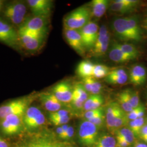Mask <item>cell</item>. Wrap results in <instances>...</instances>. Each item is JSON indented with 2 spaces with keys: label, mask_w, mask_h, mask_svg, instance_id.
<instances>
[{
  "label": "cell",
  "mask_w": 147,
  "mask_h": 147,
  "mask_svg": "<svg viewBox=\"0 0 147 147\" xmlns=\"http://www.w3.org/2000/svg\"><path fill=\"white\" fill-rule=\"evenodd\" d=\"M121 110L117 102H111L107 106L105 110L106 125L110 131L115 132V122Z\"/></svg>",
  "instance_id": "cell-16"
},
{
  "label": "cell",
  "mask_w": 147,
  "mask_h": 147,
  "mask_svg": "<svg viewBox=\"0 0 147 147\" xmlns=\"http://www.w3.org/2000/svg\"><path fill=\"white\" fill-rule=\"evenodd\" d=\"M28 7L27 3L24 1L9 2L3 6L1 17L18 30L30 16L28 14Z\"/></svg>",
  "instance_id": "cell-1"
},
{
  "label": "cell",
  "mask_w": 147,
  "mask_h": 147,
  "mask_svg": "<svg viewBox=\"0 0 147 147\" xmlns=\"http://www.w3.org/2000/svg\"><path fill=\"white\" fill-rule=\"evenodd\" d=\"M117 147L116 146H113V147Z\"/></svg>",
  "instance_id": "cell-47"
},
{
  "label": "cell",
  "mask_w": 147,
  "mask_h": 147,
  "mask_svg": "<svg viewBox=\"0 0 147 147\" xmlns=\"http://www.w3.org/2000/svg\"><path fill=\"white\" fill-rule=\"evenodd\" d=\"M64 105L70 103L73 94V86L67 81H62L54 85L50 90Z\"/></svg>",
  "instance_id": "cell-12"
},
{
  "label": "cell",
  "mask_w": 147,
  "mask_h": 147,
  "mask_svg": "<svg viewBox=\"0 0 147 147\" xmlns=\"http://www.w3.org/2000/svg\"><path fill=\"white\" fill-rule=\"evenodd\" d=\"M113 27L117 37L121 40L138 42L132 31L127 17L116 19L113 23Z\"/></svg>",
  "instance_id": "cell-11"
},
{
  "label": "cell",
  "mask_w": 147,
  "mask_h": 147,
  "mask_svg": "<svg viewBox=\"0 0 147 147\" xmlns=\"http://www.w3.org/2000/svg\"><path fill=\"white\" fill-rule=\"evenodd\" d=\"M22 147H61L53 145L49 143H32L28 145H27L26 146Z\"/></svg>",
  "instance_id": "cell-41"
},
{
  "label": "cell",
  "mask_w": 147,
  "mask_h": 147,
  "mask_svg": "<svg viewBox=\"0 0 147 147\" xmlns=\"http://www.w3.org/2000/svg\"><path fill=\"white\" fill-rule=\"evenodd\" d=\"M38 94H31L25 96L9 101L0 105V121L11 115L23 116Z\"/></svg>",
  "instance_id": "cell-2"
},
{
  "label": "cell",
  "mask_w": 147,
  "mask_h": 147,
  "mask_svg": "<svg viewBox=\"0 0 147 147\" xmlns=\"http://www.w3.org/2000/svg\"><path fill=\"white\" fill-rule=\"evenodd\" d=\"M91 122L99 129L102 127L106 123L105 111L100 113V114L95 116L89 120H87Z\"/></svg>",
  "instance_id": "cell-32"
},
{
  "label": "cell",
  "mask_w": 147,
  "mask_h": 147,
  "mask_svg": "<svg viewBox=\"0 0 147 147\" xmlns=\"http://www.w3.org/2000/svg\"><path fill=\"white\" fill-rule=\"evenodd\" d=\"M91 11L86 6H81L69 13L63 19L64 29L79 30L90 21Z\"/></svg>",
  "instance_id": "cell-3"
},
{
  "label": "cell",
  "mask_w": 147,
  "mask_h": 147,
  "mask_svg": "<svg viewBox=\"0 0 147 147\" xmlns=\"http://www.w3.org/2000/svg\"><path fill=\"white\" fill-rule=\"evenodd\" d=\"M117 100L121 109L126 113H129L134 109L130 104L127 89L121 91L117 94Z\"/></svg>",
  "instance_id": "cell-23"
},
{
  "label": "cell",
  "mask_w": 147,
  "mask_h": 147,
  "mask_svg": "<svg viewBox=\"0 0 147 147\" xmlns=\"http://www.w3.org/2000/svg\"><path fill=\"white\" fill-rule=\"evenodd\" d=\"M108 0H93L90 2L91 13L96 18H101L105 14L109 7Z\"/></svg>",
  "instance_id": "cell-21"
},
{
  "label": "cell",
  "mask_w": 147,
  "mask_h": 147,
  "mask_svg": "<svg viewBox=\"0 0 147 147\" xmlns=\"http://www.w3.org/2000/svg\"><path fill=\"white\" fill-rule=\"evenodd\" d=\"M99 27L94 21H90L86 25L79 30L82 42L86 50H91L97 39Z\"/></svg>",
  "instance_id": "cell-10"
},
{
  "label": "cell",
  "mask_w": 147,
  "mask_h": 147,
  "mask_svg": "<svg viewBox=\"0 0 147 147\" xmlns=\"http://www.w3.org/2000/svg\"><path fill=\"white\" fill-rule=\"evenodd\" d=\"M115 133H116V139L124 140L130 145L135 141V136L128 127H124L120 129L117 130Z\"/></svg>",
  "instance_id": "cell-24"
},
{
  "label": "cell",
  "mask_w": 147,
  "mask_h": 147,
  "mask_svg": "<svg viewBox=\"0 0 147 147\" xmlns=\"http://www.w3.org/2000/svg\"><path fill=\"white\" fill-rule=\"evenodd\" d=\"M129 76L124 69H116L110 71L105 78V81L109 84L121 85L125 84Z\"/></svg>",
  "instance_id": "cell-19"
},
{
  "label": "cell",
  "mask_w": 147,
  "mask_h": 147,
  "mask_svg": "<svg viewBox=\"0 0 147 147\" xmlns=\"http://www.w3.org/2000/svg\"><path fill=\"white\" fill-rule=\"evenodd\" d=\"M129 81L134 86L143 84L147 79V71L145 68L141 65H135L132 68L129 75Z\"/></svg>",
  "instance_id": "cell-18"
},
{
  "label": "cell",
  "mask_w": 147,
  "mask_h": 147,
  "mask_svg": "<svg viewBox=\"0 0 147 147\" xmlns=\"http://www.w3.org/2000/svg\"><path fill=\"white\" fill-rule=\"evenodd\" d=\"M99 129L87 120L82 121L80 124L78 131L79 141L84 147H93L96 142Z\"/></svg>",
  "instance_id": "cell-6"
},
{
  "label": "cell",
  "mask_w": 147,
  "mask_h": 147,
  "mask_svg": "<svg viewBox=\"0 0 147 147\" xmlns=\"http://www.w3.org/2000/svg\"><path fill=\"white\" fill-rule=\"evenodd\" d=\"M65 39L69 46L80 55H84L86 51L79 30L64 29Z\"/></svg>",
  "instance_id": "cell-14"
},
{
  "label": "cell",
  "mask_w": 147,
  "mask_h": 147,
  "mask_svg": "<svg viewBox=\"0 0 147 147\" xmlns=\"http://www.w3.org/2000/svg\"><path fill=\"white\" fill-rule=\"evenodd\" d=\"M143 27H144V28L147 31V16L146 17L145 19H144V21H143Z\"/></svg>",
  "instance_id": "cell-45"
},
{
  "label": "cell",
  "mask_w": 147,
  "mask_h": 147,
  "mask_svg": "<svg viewBox=\"0 0 147 147\" xmlns=\"http://www.w3.org/2000/svg\"><path fill=\"white\" fill-rule=\"evenodd\" d=\"M42 106L49 113L55 112L63 109L64 104L57 99L50 91L42 92L37 94Z\"/></svg>",
  "instance_id": "cell-15"
},
{
  "label": "cell",
  "mask_w": 147,
  "mask_h": 147,
  "mask_svg": "<svg viewBox=\"0 0 147 147\" xmlns=\"http://www.w3.org/2000/svg\"><path fill=\"white\" fill-rule=\"evenodd\" d=\"M0 147H9L5 140L0 137Z\"/></svg>",
  "instance_id": "cell-43"
},
{
  "label": "cell",
  "mask_w": 147,
  "mask_h": 147,
  "mask_svg": "<svg viewBox=\"0 0 147 147\" xmlns=\"http://www.w3.org/2000/svg\"><path fill=\"white\" fill-rule=\"evenodd\" d=\"M71 116V111L67 109H61L60 110L49 113V118H59V117H63L66 116Z\"/></svg>",
  "instance_id": "cell-36"
},
{
  "label": "cell",
  "mask_w": 147,
  "mask_h": 147,
  "mask_svg": "<svg viewBox=\"0 0 147 147\" xmlns=\"http://www.w3.org/2000/svg\"><path fill=\"white\" fill-rule=\"evenodd\" d=\"M2 7H3V3L2 2V1H0V11H2Z\"/></svg>",
  "instance_id": "cell-46"
},
{
  "label": "cell",
  "mask_w": 147,
  "mask_h": 147,
  "mask_svg": "<svg viewBox=\"0 0 147 147\" xmlns=\"http://www.w3.org/2000/svg\"><path fill=\"white\" fill-rule=\"evenodd\" d=\"M116 146V140L109 135L99 136L93 147H110Z\"/></svg>",
  "instance_id": "cell-25"
},
{
  "label": "cell",
  "mask_w": 147,
  "mask_h": 147,
  "mask_svg": "<svg viewBox=\"0 0 147 147\" xmlns=\"http://www.w3.org/2000/svg\"><path fill=\"white\" fill-rule=\"evenodd\" d=\"M134 147H147V144L144 142H137L135 143Z\"/></svg>",
  "instance_id": "cell-44"
},
{
  "label": "cell",
  "mask_w": 147,
  "mask_h": 147,
  "mask_svg": "<svg viewBox=\"0 0 147 147\" xmlns=\"http://www.w3.org/2000/svg\"><path fill=\"white\" fill-rule=\"evenodd\" d=\"M110 71V68L103 64H94L92 77L96 79L105 78Z\"/></svg>",
  "instance_id": "cell-28"
},
{
  "label": "cell",
  "mask_w": 147,
  "mask_h": 147,
  "mask_svg": "<svg viewBox=\"0 0 147 147\" xmlns=\"http://www.w3.org/2000/svg\"><path fill=\"white\" fill-rule=\"evenodd\" d=\"M94 64L89 61H83L79 63L76 68V73L83 79L92 76Z\"/></svg>",
  "instance_id": "cell-22"
},
{
  "label": "cell",
  "mask_w": 147,
  "mask_h": 147,
  "mask_svg": "<svg viewBox=\"0 0 147 147\" xmlns=\"http://www.w3.org/2000/svg\"><path fill=\"white\" fill-rule=\"evenodd\" d=\"M140 137L144 143L147 144V123H145L140 132Z\"/></svg>",
  "instance_id": "cell-40"
},
{
  "label": "cell",
  "mask_w": 147,
  "mask_h": 147,
  "mask_svg": "<svg viewBox=\"0 0 147 147\" xmlns=\"http://www.w3.org/2000/svg\"><path fill=\"white\" fill-rule=\"evenodd\" d=\"M145 124V118L144 117L137 118L134 121H130L128 124V127L132 132L134 136L139 137L142 127Z\"/></svg>",
  "instance_id": "cell-26"
},
{
  "label": "cell",
  "mask_w": 147,
  "mask_h": 147,
  "mask_svg": "<svg viewBox=\"0 0 147 147\" xmlns=\"http://www.w3.org/2000/svg\"><path fill=\"white\" fill-rule=\"evenodd\" d=\"M74 134V129L73 127L71 126H69L67 130L61 136L59 137V138L65 140H68L73 136Z\"/></svg>",
  "instance_id": "cell-39"
},
{
  "label": "cell",
  "mask_w": 147,
  "mask_h": 147,
  "mask_svg": "<svg viewBox=\"0 0 147 147\" xmlns=\"http://www.w3.org/2000/svg\"><path fill=\"white\" fill-rule=\"evenodd\" d=\"M129 120L128 119V118L127 117V114L126 112L124 111H121V113L117 117L116 122H115V132L123 127H124L126 125H128Z\"/></svg>",
  "instance_id": "cell-30"
},
{
  "label": "cell",
  "mask_w": 147,
  "mask_h": 147,
  "mask_svg": "<svg viewBox=\"0 0 147 147\" xmlns=\"http://www.w3.org/2000/svg\"><path fill=\"white\" fill-rule=\"evenodd\" d=\"M143 105V104H140V105H139L138 107H137L136 108L134 109L131 111H130L129 113H126L127 117L129 121H134L138 118L139 112L141 110Z\"/></svg>",
  "instance_id": "cell-38"
},
{
  "label": "cell",
  "mask_w": 147,
  "mask_h": 147,
  "mask_svg": "<svg viewBox=\"0 0 147 147\" xmlns=\"http://www.w3.org/2000/svg\"><path fill=\"white\" fill-rule=\"evenodd\" d=\"M104 111H105L102 107H101L99 109H98L96 110L86 111L84 114V120H89Z\"/></svg>",
  "instance_id": "cell-37"
},
{
  "label": "cell",
  "mask_w": 147,
  "mask_h": 147,
  "mask_svg": "<svg viewBox=\"0 0 147 147\" xmlns=\"http://www.w3.org/2000/svg\"><path fill=\"white\" fill-rule=\"evenodd\" d=\"M110 38L107 39L106 42H105L102 45H101L100 47L92 50V55L94 56V57H101L103 56L105 54L106 52L107 51L109 45V42H110Z\"/></svg>",
  "instance_id": "cell-33"
},
{
  "label": "cell",
  "mask_w": 147,
  "mask_h": 147,
  "mask_svg": "<svg viewBox=\"0 0 147 147\" xmlns=\"http://www.w3.org/2000/svg\"><path fill=\"white\" fill-rule=\"evenodd\" d=\"M73 95L84 103L89 96L82 83H76L74 86Z\"/></svg>",
  "instance_id": "cell-29"
},
{
  "label": "cell",
  "mask_w": 147,
  "mask_h": 147,
  "mask_svg": "<svg viewBox=\"0 0 147 147\" xmlns=\"http://www.w3.org/2000/svg\"><path fill=\"white\" fill-rule=\"evenodd\" d=\"M22 120L25 127L32 130L43 126L46 122V118L39 107L30 106L22 117Z\"/></svg>",
  "instance_id": "cell-7"
},
{
  "label": "cell",
  "mask_w": 147,
  "mask_h": 147,
  "mask_svg": "<svg viewBox=\"0 0 147 147\" xmlns=\"http://www.w3.org/2000/svg\"><path fill=\"white\" fill-rule=\"evenodd\" d=\"M127 94L129 100L133 109L136 108L140 105L139 92L137 90H132L131 89H127Z\"/></svg>",
  "instance_id": "cell-31"
},
{
  "label": "cell",
  "mask_w": 147,
  "mask_h": 147,
  "mask_svg": "<svg viewBox=\"0 0 147 147\" xmlns=\"http://www.w3.org/2000/svg\"><path fill=\"white\" fill-rule=\"evenodd\" d=\"M109 58L117 63H124L132 60L131 57L123 53L118 46V42H113L109 53Z\"/></svg>",
  "instance_id": "cell-20"
},
{
  "label": "cell",
  "mask_w": 147,
  "mask_h": 147,
  "mask_svg": "<svg viewBox=\"0 0 147 147\" xmlns=\"http://www.w3.org/2000/svg\"><path fill=\"white\" fill-rule=\"evenodd\" d=\"M27 3L32 15L49 17L53 8V1L51 0H28Z\"/></svg>",
  "instance_id": "cell-13"
},
{
  "label": "cell",
  "mask_w": 147,
  "mask_h": 147,
  "mask_svg": "<svg viewBox=\"0 0 147 147\" xmlns=\"http://www.w3.org/2000/svg\"><path fill=\"white\" fill-rule=\"evenodd\" d=\"M23 116L11 115L0 121V129L3 134L8 136H12L20 133L25 127Z\"/></svg>",
  "instance_id": "cell-9"
},
{
  "label": "cell",
  "mask_w": 147,
  "mask_h": 147,
  "mask_svg": "<svg viewBox=\"0 0 147 147\" xmlns=\"http://www.w3.org/2000/svg\"><path fill=\"white\" fill-rule=\"evenodd\" d=\"M91 94H100V93L102 89V86L96 80V79L92 76L91 78Z\"/></svg>",
  "instance_id": "cell-34"
},
{
  "label": "cell",
  "mask_w": 147,
  "mask_h": 147,
  "mask_svg": "<svg viewBox=\"0 0 147 147\" xmlns=\"http://www.w3.org/2000/svg\"><path fill=\"white\" fill-rule=\"evenodd\" d=\"M118 46L120 47L121 51L127 55H128L130 57H131L132 60L138 57L140 54L139 51L133 44L128 43H118Z\"/></svg>",
  "instance_id": "cell-27"
},
{
  "label": "cell",
  "mask_w": 147,
  "mask_h": 147,
  "mask_svg": "<svg viewBox=\"0 0 147 147\" xmlns=\"http://www.w3.org/2000/svg\"><path fill=\"white\" fill-rule=\"evenodd\" d=\"M49 17L30 16L18 30L36 34H47Z\"/></svg>",
  "instance_id": "cell-8"
},
{
  "label": "cell",
  "mask_w": 147,
  "mask_h": 147,
  "mask_svg": "<svg viewBox=\"0 0 147 147\" xmlns=\"http://www.w3.org/2000/svg\"><path fill=\"white\" fill-rule=\"evenodd\" d=\"M0 42L16 51L21 50L18 30L0 16Z\"/></svg>",
  "instance_id": "cell-4"
},
{
  "label": "cell",
  "mask_w": 147,
  "mask_h": 147,
  "mask_svg": "<svg viewBox=\"0 0 147 147\" xmlns=\"http://www.w3.org/2000/svg\"><path fill=\"white\" fill-rule=\"evenodd\" d=\"M21 49L29 53H35L43 45L47 34H36L18 30Z\"/></svg>",
  "instance_id": "cell-5"
},
{
  "label": "cell",
  "mask_w": 147,
  "mask_h": 147,
  "mask_svg": "<svg viewBox=\"0 0 147 147\" xmlns=\"http://www.w3.org/2000/svg\"><path fill=\"white\" fill-rule=\"evenodd\" d=\"M131 145L126 141L121 139H116V147H129Z\"/></svg>",
  "instance_id": "cell-42"
},
{
  "label": "cell",
  "mask_w": 147,
  "mask_h": 147,
  "mask_svg": "<svg viewBox=\"0 0 147 147\" xmlns=\"http://www.w3.org/2000/svg\"><path fill=\"white\" fill-rule=\"evenodd\" d=\"M139 2L135 0H117L111 3V10L121 14L127 13L133 11Z\"/></svg>",
  "instance_id": "cell-17"
},
{
  "label": "cell",
  "mask_w": 147,
  "mask_h": 147,
  "mask_svg": "<svg viewBox=\"0 0 147 147\" xmlns=\"http://www.w3.org/2000/svg\"><path fill=\"white\" fill-rule=\"evenodd\" d=\"M71 116H66L63 117L50 118L49 119L51 123L55 126H62L64 124H67L71 119Z\"/></svg>",
  "instance_id": "cell-35"
}]
</instances>
